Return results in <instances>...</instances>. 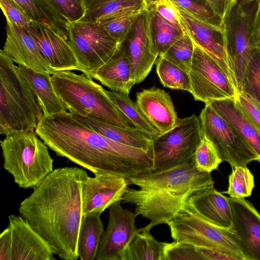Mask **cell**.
Listing matches in <instances>:
<instances>
[{
    "mask_svg": "<svg viewBox=\"0 0 260 260\" xmlns=\"http://www.w3.org/2000/svg\"><path fill=\"white\" fill-rule=\"evenodd\" d=\"M88 176L85 170L77 167L55 169L19 205V215L62 259L79 258L82 186Z\"/></svg>",
    "mask_w": 260,
    "mask_h": 260,
    "instance_id": "cell-1",
    "label": "cell"
},
{
    "mask_svg": "<svg viewBox=\"0 0 260 260\" xmlns=\"http://www.w3.org/2000/svg\"><path fill=\"white\" fill-rule=\"evenodd\" d=\"M35 132L56 155L92 173L126 178L152 171L153 154L113 141L67 111L43 115Z\"/></svg>",
    "mask_w": 260,
    "mask_h": 260,
    "instance_id": "cell-2",
    "label": "cell"
},
{
    "mask_svg": "<svg viewBox=\"0 0 260 260\" xmlns=\"http://www.w3.org/2000/svg\"><path fill=\"white\" fill-rule=\"evenodd\" d=\"M128 187L122 201L135 206L137 215L149 220L143 229L150 231L168 223L187 203L189 198L214 187L210 173L200 171L193 155L184 162L162 171H150L126 178Z\"/></svg>",
    "mask_w": 260,
    "mask_h": 260,
    "instance_id": "cell-3",
    "label": "cell"
},
{
    "mask_svg": "<svg viewBox=\"0 0 260 260\" xmlns=\"http://www.w3.org/2000/svg\"><path fill=\"white\" fill-rule=\"evenodd\" d=\"M43 112L28 82L6 52L0 51V133L35 132Z\"/></svg>",
    "mask_w": 260,
    "mask_h": 260,
    "instance_id": "cell-4",
    "label": "cell"
},
{
    "mask_svg": "<svg viewBox=\"0 0 260 260\" xmlns=\"http://www.w3.org/2000/svg\"><path fill=\"white\" fill-rule=\"evenodd\" d=\"M51 79L58 96L71 113L124 128L133 127L106 90L84 73L59 71L52 75Z\"/></svg>",
    "mask_w": 260,
    "mask_h": 260,
    "instance_id": "cell-5",
    "label": "cell"
},
{
    "mask_svg": "<svg viewBox=\"0 0 260 260\" xmlns=\"http://www.w3.org/2000/svg\"><path fill=\"white\" fill-rule=\"evenodd\" d=\"M1 141L3 167L22 188H33L53 171L48 146L35 132L17 131Z\"/></svg>",
    "mask_w": 260,
    "mask_h": 260,
    "instance_id": "cell-6",
    "label": "cell"
},
{
    "mask_svg": "<svg viewBox=\"0 0 260 260\" xmlns=\"http://www.w3.org/2000/svg\"><path fill=\"white\" fill-rule=\"evenodd\" d=\"M174 241L196 247L229 251L244 258L237 235L206 220L188 204L167 224Z\"/></svg>",
    "mask_w": 260,
    "mask_h": 260,
    "instance_id": "cell-7",
    "label": "cell"
},
{
    "mask_svg": "<svg viewBox=\"0 0 260 260\" xmlns=\"http://www.w3.org/2000/svg\"><path fill=\"white\" fill-rule=\"evenodd\" d=\"M68 37L78 61L79 71L92 79L122 45L97 22L82 20L71 22Z\"/></svg>",
    "mask_w": 260,
    "mask_h": 260,
    "instance_id": "cell-8",
    "label": "cell"
},
{
    "mask_svg": "<svg viewBox=\"0 0 260 260\" xmlns=\"http://www.w3.org/2000/svg\"><path fill=\"white\" fill-rule=\"evenodd\" d=\"M189 75L194 99L206 104L237 96L230 69L194 42Z\"/></svg>",
    "mask_w": 260,
    "mask_h": 260,
    "instance_id": "cell-9",
    "label": "cell"
},
{
    "mask_svg": "<svg viewBox=\"0 0 260 260\" xmlns=\"http://www.w3.org/2000/svg\"><path fill=\"white\" fill-rule=\"evenodd\" d=\"M256 5L257 1H238L224 23V38L229 66L238 91L255 49L251 32Z\"/></svg>",
    "mask_w": 260,
    "mask_h": 260,
    "instance_id": "cell-10",
    "label": "cell"
},
{
    "mask_svg": "<svg viewBox=\"0 0 260 260\" xmlns=\"http://www.w3.org/2000/svg\"><path fill=\"white\" fill-rule=\"evenodd\" d=\"M202 138L199 117L195 114L178 118L170 131L152 139V171H162L190 158Z\"/></svg>",
    "mask_w": 260,
    "mask_h": 260,
    "instance_id": "cell-11",
    "label": "cell"
},
{
    "mask_svg": "<svg viewBox=\"0 0 260 260\" xmlns=\"http://www.w3.org/2000/svg\"><path fill=\"white\" fill-rule=\"evenodd\" d=\"M199 118L202 136L213 144L222 161L234 168L258 160V156L248 143L209 104H206Z\"/></svg>",
    "mask_w": 260,
    "mask_h": 260,
    "instance_id": "cell-12",
    "label": "cell"
},
{
    "mask_svg": "<svg viewBox=\"0 0 260 260\" xmlns=\"http://www.w3.org/2000/svg\"><path fill=\"white\" fill-rule=\"evenodd\" d=\"M122 46L130 63L132 80L135 84L139 83L149 74L158 57L151 32L147 0Z\"/></svg>",
    "mask_w": 260,
    "mask_h": 260,
    "instance_id": "cell-13",
    "label": "cell"
},
{
    "mask_svg": "<svg viewBox=\"0 0 260 260\" xmlns=\"http://www.w3.org/2000/svg\"><path fill=\"white\" fill-rule=\"evenodd\" d=\"M119 201L109 208V221L95 260H123L126 250L139 231L135 212L123 208Z\"/></svg>",
    "mask_w": 260,
    "mask_h": 260,
    "instance_id": "cell-14",
    "label": "cell"
},
{
    "mask_svg": "<svg viewBox=\"0 0 260 260\" xmlns=\"http://www.w3.org/2000/svg\"><path fill=\"white\" fill-rule=\"evenodd\" d=\"M126 178L110 172L87 176L82 186V214H99L114 203L122 201L128 187Z\"/></svg>",
    "mask_w": 260,
    "mask_h": 260,
    "instance_id": "cell-15",
    "label": "cell"
},
{
    "mask_svg": "<svg viewBox=\"0 0 260 260\" xmlns=\"http://www.w3.org/2000/svg\"><path fill=\"white\" fill-rule=\"evenodd\" d=\"M232 213L230 230L238 236L245 260H260V213L244 198H229Z\"/></svg>",
    "mask_w": 260,
    "mask_h": 260,
    "instance_id": "cell-16",
    "label": "cell"
},
{
    "mask_svg": "<svg viewBox=\"0 0 260 260\" xmlns=\"http://www.w3.org/2000/svg\"><path fill=\"white\" fill-rule=\"evenodd\" d=\"M10 231V260H53V252L47 241L22 217H8Z\"/></svg>",
    "mask_w": 260,
    "mask_h": 260,
    "instance_id": "cell-17",
    "label": "cell"
},
{
    "mask_svg": "<svg viewBox=\"0 0 260 260\" xmlns=\"http://www.w3.org/2000/svg\"><path fill=\"white\" fill-rule=\"evenodd\" d=\"M6 39L3 50L15 63L42 73L53 74L49 62L29 33L7 16Z\"/></svg>",
    "mask_w": 260,
    "mask_h": 260,
    "instance_id": "cell-18",
    "label": "cell"
},
{
    "mask_svg": "<svg viewBox=\"0 0 260 260\" xmlns=\"http://www.w3.org/2000/svg\"><path fill=\"white\" fill-rule=\"evenodd\" d=\"M27 31L36 42L53 74L59 71H79L78 61L68 40L43 23L34 21L31 22Z\"/></svg>",
    "mask_w": 260,
    "mask_h": 260,
    "instance_id": "cell-19",
    "label": "cell"
},
{
    "mask_svg": "<svg viewBox=\"0 0 260 260\" xmlns=\"http://www.w3.org/2000/svg\"><path fill=\"white\" fill-rule=\"evenodd\" d=\"M138 105L160 134L172 129L178 118L171 98L165 90L156 87L143 89L137 93Z\"/></svg>",
    "mask_w": 260,
    "mask_h": 260,
    "instance_id": "cell-20",
    "label": "cell"
},
{
    "mask_svg": "<svg viewBox=\"0 0 260 260\" xmlns=\"http://www.w3.org/2000/svg\"><path fill=\"white\" fill-rule=\"evenodd\" d=\"M187 203L210 223L223 229H231L232 213L229 197L218 191L214 187L194 193Z\"/></svg>",
    "mask_w": 260,
    "mask_h": 260,
    "instance_id": "cell-21",
    "label": "cell"
},
{
    "mask_svg": "<svg viewBox=\"0 0 260 260\" xmlns=\"http://www.w3.org/2000/svg\"><path fill=\"white\" fill-rule=\"evenodd\" d=\"M176 8L178 11L181 25L192 41L230 69L225 46L224 33L197 20L181 9Z\"/></svg>",
    "mask_w": 260,
    "mask_h": 260,
    "instance_id": "cell-22",
    "label": "cell"
},
{
    "mask_svg": "<svg viewBox=\"0 0 260 260\" xmlns=\"http://www.w3.org/2000/svg\"><path fill=\"white\" fill-rule=\"evenodd\" d=\"M207 104L233 127L259 159L260 134L241 107L237 96L234 99L214 101Z\"/></svg>",
    "mask_w": 260,
    "mask_h": 260,
    "instance_id": "cell-23",
    "label": "cell"
},
{
    "mask_svg": "<svg viewBox=\"0 0 260 260\" xmlns=\"http://www.w3.org/2000/svg\"><path fill=\"white\" fill-rule=\"evenodd\" d=\"M93 79L111 91L128 95L135 84L128 58L122 45L115 54L95 73Z\"/></svg>",
    "mask_w": 260,
    "mask_h": 260,
    "instance_id": "cell-24",
    "label": "cell"
},
{
    "mask_svg": "<svg viewBox=\"0 0 260 260\" xmlns=\"http://www.w3.org/2000/svg\"><path fill=\"white\" fill-rule=\"evenodd\" d=\"M76 116L86 125L113 141L152 153V139L137 128H124L89 117Z\"/></svg>",
    "mask_w": 260,
    "mask_h": 260,
    "instance_id": "cell-25",
    "label": "cell"
},
{
    "mask_svg": "<svg viewBox=\"0 0 260 260\" xmlns=\"http://www.w3.org/2000/svg\"><path fill=\"white\" fill-rule=\"evenodd\" d=\"M34 21L43 23L54 33L68 40L70 21L52 0H15Z\"/></svg>",
    "mask_w": 260,
    "mask_h": 260,
    "instance_id": "cell-26",
    "label": "cell"
},
{
    "mask_svg": "<svg viewBox=\"0 0 260 260\" xmlns=\"http://www.w3.org/2000/svg\"><path fill=\"white\" fill-rule=\"evenodd\" d=\"M17 68L35 90L43 115L67 111L54 88L51 74L38 72L20 65Z\"/></svg>",
    "mask_w": 260,
    "mask_h": 260,
    "instance_id": "cell-27",
    "label": "cell"
},
{
    "mask_svg": "<svg viewBox=\"0 0 260 260\" xmlns=\"http://www.w3.org/2000/svg\"><path fill=\"white\" fill-rule=\"evenodd\" d=\"M100 216L94 214L83 216L78 241V253L81 260L95 259L104 232Z\"/></svg>",
    "mask_w": 260,
    "mask_h": 260,
    "instance_id": "cell-28",
    "label": "cell"
},
{
    "mask_svg": "<svg viewBox=\"0 0 260 260\" xmlns=\"http://www.w3.org/2000/svg\"><path fill=\"white\" fill-rule=\"evenodd\" d=\"M152 35L158 56L163 55L171 46L185 34L182 25L172 23L155 10L151 0H147Z\"/></svg>",
    "mask_w": 260,
    "mask_h": 260,
    "instance_id": "cell-29",
    "label": "cell"
},
{
    "mask_svg": "<svg viewBox=\"0 0 260 260\" xmlns=\"http://www.w3.org/2000/svg\"><path fill=\"white\" fill-rule=\"evenodd\" d=\"M106 91L133 127L141 131L151 139L160 134L145 116L137 103L131 100L128 95L113 91Z\"/></svg>",
    "mask_w": 260,
    "mask_h": 260,
    "instance_id": "cell-30",
    "label": "cell"
},
{
    "mask_svg": "<svg viewBox=\"0 0 260 260\" xmlns=\"http://www.w3.org/2000/svg\"><path fill=\"white\" fill-rule=\"evenodd\" d=\"M165 244L155 239L149 231L140 229L127 248L123 260H162Z\"/></svg>",
    "mask_w": 260,
    "mask_h": 260,
    "instance_id": "cell-31",
    "label": "cell"
},
{
    "mask_svg": "<svg viewBox=\"0 0 260 260\" xmlns=\"http://www.w3.org/2000/svg\"><path fill=\"white\" fill-rule=\"evenodd\" d=\"M147 0H113L86 10L80 20L93 22L119 16L130 11L143 9Z\"/></svg>",
    "mask_w": 260,
    "mask_h": 260,
    "instance_id": "cell-32",
    "label": "cell"
},
{
    "mask_svg": "<svg viewBox=\"0 0 260 260\" xmlns=\"http://www.w3.org/2000/svg\"><path fill=\"white\" fill-rule=\"evenodd\" d=\"M155 64L158 77L164 87L185 90L191 93L188 72L162 56L158 57Z\"/></svg>",
    "mask_w": 260,
    "mask_h": 260,
    "instance_id": "cell-33",
    "label": "cell"
},
{
    "mask_svg": "<svg viewBox=\"0 0 260 260\" xmlns=\"http://www.w3.org/2000/svg\"><path fill=\"white\" fill-rule=\"evenodd\" d=\"M176 7L197 20L224 33V24L212 10L207 5L196 0H171Z\"/></svg>",
    "mask_w": 260,
    "mask_h": 260,
    "instance_id": "cell-34",
    "label": "cell"
},
{
    "mask_svg": "<svg viewBox=\"0 0 260 260\" xmlns=\"http://www.w3.org/2000/svg\"><path fill=\"white\" fill-rule=\"evenodd\" d=\"M229 176L228 190L222 193L233 198H245L251 196L254 187V177L247 166H236Z\"/></svg>",
    "mask_w": 260,
    "mask_h": 260,
    "instance_id": "cell-35",
    "label": "cell"
},
{
    "mask_svg": "<svg viewBox=\"0 0 260 260\" xmlns=\"http://www.w3.org/2000/svg\"><path fill=\"white\" fill-rule=\"evenodd\" d=\"M143 9L130 11L102 21L99 23L121 45L126 39L135 22Z\"/></svg>",
    "mask_w": 260,
    "mask_h": 260,
    "instance_id": "cell-36",
    "label": "cell"
},
{
    "mask_svg": "<svg viewBox=\"0 0 260 260\" xmlns=\"http://www.w3.org/2000/svg\"><path fill=\"white\" fill-rule=\"evenodd\" d=\"M238 91L248 95L260 104V49H254Z\"/></svg>",
    "mask_w": 260,
    "mask_h": 260,
    "instance_id": "cell-37",
    "label": "cell"
},
{
    "mask_svg": "<svg viewBox=\"0 0 260 260\" xmlns=\"http://www.w3.org/2000/svg\"><path fill=\"white\" fill-rule=\"evenodd\" d=\"M193 51V42L185 31L182 37L175 42L165 53L160 56L165 57L188 72L191 64Z\"/></svg>",
    "mask_w": 260,
    "mask_h": 260,
    "instance_id": "cell-38",
    "label": "cell"
},
{
    "mask_svg": "<svg viewBox=\"0 0 260 260\" xmlns=\"http://www.w3.org/2000/svg\"><path fill=\"white\" fill-rule=\"evenodd\" d=\"M193 158L200 171L210 173L216 170L222 161L213 144L203 136L195 150Z\"/></svg>",
    "mask_w": 260,
    "mask_h": 260,
    "instance_id": "cell-39",
    "label": "cell"
},
{
    "mask_svg": "<svg viewBox=\"0 0 260 260\" xmlns=\"http://www.w3.org/2000/svg\"><path fill=\"white\" fill-rule=\"evenodd\" d=\"M162 260H204L193 245L174 241L166 243Z\"/></svg>",
    "mask_w": 260,
    "mask_h": 260,
    "instance_id": "cell-40",
    "label": "cell"
},
{
    "mask_svg": "<svg viewBox=\"0 0 260 260\" xmlns=\"http://www.w3.org/2000/svg\"><path fill=\"white\" fill-rule=\"evenodd\" d=\"M4 15H7L15 24L27 31L32 21L25 10L15 0H0Z\"/></svg>",
    "mask_w": 260,
    "mask_h": 260,
    "instance_id": "cell-41",
    "label": "cell"
},
{
    "mask_svg": "<svg viewBox=\"0 0 260 260\" xmlns=\"http://www.w3.org/2000/svg\"><path fill=\"white\" fill-rule=\"evenodd\" d=\"M52 1L71 22L80 20L86 13L85 0Z\"/></svg>",
    "mask_w": 260,
    "mask_h": 260,
    "instance_id": "cell-42",
    "label": "cell"
},
{
    "mask_svg": "<svg viewBox=\"0 0 260 260\" xmlns=\"http://www.w3.org/2000/svg\"><path fill=\"white\" fill-rule=\"evenodd\" d=\"M237 99L241 107L260 134V104L241 91H238Z\"/></svg>",
    "mask_w": 260,
    "mask_h": 260,
    "instance_id": "cell-43",
    "label": "cell"
},
{
    "mask_svg": "<svg viewBox=\"0 0 260 260\" xmlns=\"http://www.w3.org/2000/svg\"><path fill=\"white\" fill-rule=\"evenodd\" d=\"M155 10L168 21L181 25L178 11L171 0H151Z\"/></svg>",
    "mask_w": 260,
    "mask_h": 260,
    "instance_id": "cell-44",
    "label": "cell"
},
{
    "mask_svg": "<svg viewBox=\"0 0 260 260\" xmlns=\"http://www.w3.org/2000/svg\"><path fill=\"white\" fill-rule=\"evenodd\" d=\"M210 7L224 23L238 0H196Z\"/></svg>",
    "mask_w": 260,
    "mask_h": 260,
    "instance_id": "cell-45",
    "label": "cell"
},
{
    "mask_svg": "<svg viewBox=\"0 0 260 260\" xmlns=\"http://www.w3.org/2000/svg\"><path fill=\"white\" fill-rule=\"evenodd\" d=\"M196 249L204 260H244L243 257L229 251L203 247Z\"/></svg>",
    "mask_w": 260,
    "mask_h": 260,
    "instance_id": "cell-46",
    "label": "cell"
},
{
    "mask_svg": "<svg viewBox=\"0 0 260 260\" xmlns=\"http://www.w3.org/2000/svg\"><path fill=\"white\" fill-rule=\"evenodd\" d=\"M251 40L254 48L260 49V0L256 8L251 25Z\"/></svg>",
    "mask_w": 260,
    "mask_h": 260,
    "instance_id": "cell-47",
    "label": "cell"
},
{
    "mask_svg": "<svg viewBox=\"0 0 260 260\" xmlns=\"http://www.w3.org/2000/svg\"><path fill=\"white\" fill-rule=\"evenodd\" d=\"M0 260H10V231L8 226L0 234Z\"/></svg>",
    "mask_w": 260,
    "mask_h": 260,
    "instance_id": "cell-48",
    "label": "cell"
},
{
    "mask_svg": "<svg viewBox=\"0 0 260 260\" xmlns=\"http://www.w3.org/2000/svg\"><path fill=\"white\" fill-rule=\"evenodd\" d=\"M113 0H85L86 10Z\"/></svg>",
    "mask_w": 260,
    "mask_h": 260,
    "instance_id": "cell-49",
    "label": "cell"
},
{
    "mask_svg": "<svg viewBox=\"0 0 260 260\" xmlns=\"http://www.w3.org/2000/svg\"><path fill=\"white\" fill-rule=\"evenodd\" d=\"M241 1H245V2H252V1H257L258 0H238Z\"/></svg>",
    "mask_w": 260,
    "mask_h": 260,
    "instance_id": "cell-50",
    "label": "cell"
},
{
    "mask_svg": "<svg viewBox=\"0 0 260 260\" xmlns=\"http://www.w3.org/2000/svg\"><path fill=\"white\" fill-rule=\"evenodd\" d=\"M258 161L260 162V158L258 159Z\"/></svg>",
    "mask_w": 260,
    "mask_h": 260,
    "instance_id": "cell-51",
    "label": "cell"
}]
</instances>
